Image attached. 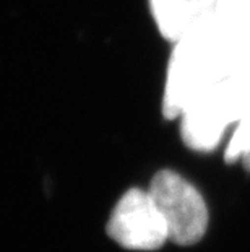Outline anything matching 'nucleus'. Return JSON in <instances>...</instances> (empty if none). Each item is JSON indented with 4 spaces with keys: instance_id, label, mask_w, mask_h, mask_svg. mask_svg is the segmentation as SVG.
<instances>
[{
    "instance_id": "obj_1",
    "label": "nucleus",
    "mask_w": 250,
    "mask_h": 252,
    "mask_svg": "<svg viewBox=\"0 0 250 252\" xmlns=\"http://www.w3.org/2000/svg\"><path fill=\"white\" fill-rule=\"evenodd\" d=\"M227 30H192L175 42L163 99L167 119L180 117L190 101L227 78Z\"/></svg>"
},
{
    "instance_id": "obj_2",
    "label": "nucleus",
    "mask_w": 250,
    "mask_h": 252,
    "mask_svg": "<svg viewBox=\"0 0 250 252\" xmlns=\"http://www.w3.org/2000/svg\"><path fill=\"white\" fill-rule=\"evenodd\" d=\"M250 108V85L227 77L200 93L182 111V138L192 150L210 152L231 124Z\"/></svg>"
},
{
    "instance_id": "obj_3",
    "label": "nucleus",
    "mask_w": 250,
    "mask_h": 252,
    "mask_svg": "<svg viewBox=\"0 0 250 252\" xmlns=\"http://www.w3.org/2000/svg\"><path fill=\"white\" fill-rule=\"evenodd\" d=\"M148 192L166 221L169 239L180 246H192L203 238L208 228V208L189 181L164 169L153 178Z\"/></svg>"
},
{
    "instance_id": "obj_4",
    "label": "nucleus",
    "mask_w": 250,
    "mask_h": 252,
    "mask_svg": "<svg viewBox=\"0 0 250 252\" xmlns=\"http://www.w3.org/2000/svg\"><path fill=\"white\" fill-rule=\"evenodd\" d=\"M108 234L130 251H156L169 239L163 215L148 190H127L114 207Z\"/></svg>"
},
{
    "instance_id": "obj_5",
    "label": "nucleus",
    "mask_w": 250,
    "mask_h": 252,
    "mask_svg": "<svg viewBox=\"0 0 250 252\" xmlns=\"http://www.w3.org/2000/svg\"><path fill=\"white\" fill-rule=\"evenodd\" d=\"M192 30H227L250 17V0H192Z\"/></svg>"
},
{
    "instance_id": "obj_6",
    "label": "nucleus",
    "mask_w": 250,
    "mask_h": 252,
    "mask_svg": "<svg viewBox=\"0 0 250 252\" xmlns=\"http://www.w3.org/2000/svg\"><path fill=\"white\" fill-rule=\"evenodd\" d=\"M153 17L161 34L177 42L192 28V0H150Z\"/></svg>"
},
{
    "instance_id": "obj_7",
    "label": "nucleus",
    "mask_w": 250,
    "mask_h": 252,
    "mask_svg": "<svg viewBox=\"0 0 250 252\" xmlns=\"http://www.w3.org/2000/svg\"><path fill=\"white\" fill-rule=\"evenodd\" d=\"M227 77L250 85V17L227 30Z\"/></svg>"
},
{
    "instance_id": "obj_8",
    "label": "nucleus",
    "mask_w": 250,
    "mask_h": 252,
    "mask_svg": "<svg viewBox=\"0 0 250 252\" xmlns=\"http://www.w3.org/2000/svg\"><path fill=\"white\" fill-rule=\"evenodd\" d=\"M236 126L232 138L226 147L224 158L227 163L242 161L244 168L250 171V108Z\"/></svg>"
}]
</instances>
